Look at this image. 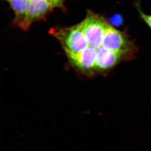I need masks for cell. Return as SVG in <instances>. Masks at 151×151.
<instances>
[{"mask_svg":"<svg viewBox=\"0 0 151 151\" xmlns=\"http://www.w3.org/2000/svg\"><path fill=\"white\" fill-rule=\"evenodd\" d=\"M50 32L59 41L65 51L78 53L89 46L81 23L71 27L53 28Z\"/></svg>","mask_w":151,"mask_h":151,"instance_id":"1","label":"cell"},{"mask_svg":"<svg viewBox=\"0 0 151 151\" xmlns=\"http://www.w3.org/2000/svg\"><path fill=\"white\" fill-rule=\"evenodd\" d=\"M107 23L101 16L91 12L88 13L81 24L89 47L96 49L101 47Z\"/></svg>","mask_w":151,"mask_h":151,"instance_id":"2","label":"cell"},{"mask_svg":"<svg viewBox=\"0 0 151 151\" xmlns=\"http://www.w3.org/2000/svg\"><path fill=\"white\" fill-rule=\"evenodd\" d=\"M53 8L46 0H30L26 17L19 27L27 30L33 23L44 18Z\"/></svg>","mask_w":151,"mask_h":151,"instance_id":"3","label":"cell"},{"mask_svg":"<svg viewBox=\"0 0 151 151\" xmlns=\"http://www.w3.org/2000/svg\"><path fill=\"white\" fill-rule=\"evenodd\" d=\"M65 52L71 63L80 70L87 71L95 68L97 55L96 49L88 47L78 53Z\"/></svg>","mask_w":151,"mask_h":151,"instance_id":"4","label":"cell"},{"mask_svg":"<svg viewBox=\"0 0 151 151\" xmlns=\"http://www.w3.org/2000/svg\"><path fill=\"white\" fill-rule=\"evenodd\" d=\"M128 41L124 33L108 23L103 37L102 47L108 50L123 53L127 49Z\"/></svg>","mask_w":151,"mask_h":151,"instance_id":"5","label":"cell"},{"mask_svg":"<svg viewBox=\"0 0 151 151\" xmlns=\"http://www.w3.org/2000/svg\"><path fill=\"white\" fill-rule=\"evenodd\" d=\"M122 53L108 50L104 47L97 49L95 68L104 70L113 67L119 62Z\"/></svg>","mask_w":151,"mask_h":151,"instance_id":"6","label":"cell"},{"mask_svg":"<svg viewBox=\"0 0 151 151\" xmlns=\"http://www.w3.org/2000/svg\"><path fill=\"white\" fill-rule=\"evenodd\" d=\"M9 1L11 7L15 14L14 22L20 27L26 17L30 0H10Z\"/></svg>","mask_w":151,"mask_h":151,"instance_id":"7","label":"cell"},{"mask_svg":"<svg viewBox=\"0 0 151 151\" xmlns=\"http://www.w3.org/2000/svg\"><path fill=\"white\" fill-rule=\"evenodd\" d=\"M139 4L140 3L139 2L136 3V7L137 9V10L140 15L141 17L146 23V24H147L148 26L149 27L151 30V15L146 14L143 12L140 8Z\"/></svg>","mask_w":151,"mask_h":151,"instance_id":"8","label":"cell"},{"mask_svg":"<svg viewBox=\"0 0 151 151\" xmlns=\"http://www.w3.org/2000/svg\"><path fill=\"white\" fill-rule=\"evenodd\" d=\"M50 4L54 7L60 6L62 3L64 1V0H46Z\"/></svg>","mask_w":151,"mask_h":151,"instance_id":"9","label":"cell"},{"mask_svg":"<svg viewBox=\"0 0 151 151\" xmlns=\"http://www.w3.org/2000/svg\"><path fill=\"white\" fill-rule=\"evenodd\" d=\"M7 1H10V0H7Z\"/></svg>","mask_w":151,"mask_h":151,"instance_id":"10","label":"cell"}]
</instances>
